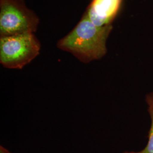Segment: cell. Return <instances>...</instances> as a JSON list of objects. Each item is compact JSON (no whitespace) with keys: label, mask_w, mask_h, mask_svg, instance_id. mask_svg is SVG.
Wrapping results in <instances>:
<instances>
[{"label":"cell","mask_w":153,"mask_h":153,"mask_svg":"<svg viewBox=\"0 0 153 153\" xmlns=\"http://www.w3.org/2000/svg\"><path fill=\"white\" fill-rule=\"evenodd\" d=\"M113 26L99 27L86 13L70 33L57 43L58 48L71 53L78 60L88 64L102 59L107 53V42Z\"/></svg>","instance_id":"1"},{"label":"cell","mask_w":153,"mask_h":153,"mask_svg":"<svg viewBox=\"0 0 153 153\" xmlns=\"http://www.w3.org/2000/svg\"><path fill=\"white\" fill-rule=\"evenodd\" d=\"M40 49L34 33L0 37V63L7 69H22L40 54Z\"/></svg>","instance_id":"2"},{"label":"cell","mask_w":153,"mask_h":153,"mask_svg":"<svg viewBox=\"0 0 153 153\" xmlns=\"http://www.w3.org/2000/svg\"><path fill=\"white\" fill-rule=\"evenodd\" d=\"M39 19L24 0H0V37L36 31Z\"/></svg>","instance_id":"3"},{"label":"cell","mask_w":153,"mask_h":153,"mask_svg":"<svg viewBox=\"0 0 153 153\" xmlns=\"http://www.w3.org/2000/svg\"><path fill=\"white\" fill-rule=\"evenodd\" d=\"M123 0H92L85 13L99 27L112 25Z\"/></svg>","instance_id":"4"},{"label":"cell","mask_w":153,"mask_h":153,"mask_svg":"<svg viewBox=\"0 0 153 153\" xmlns=\"http://www.w3.org/2000/svg\"><path fill=\"white\" fill-rule=\"evenodd\" d=\"M148 112L151 120V126L148 133V141L146 146L138 152L125 151L123 153H153V92L149 93L145 97Z\"/></svg>","instance_id":"5"},{"label":"cell","mask_w":153,"mask_h":153,"mask_svg":"<svg viewBox=\"0 0 153 153\" xmlns=\"http://www.w3.org/2000/svg\"><path fill=\"white\" fill-rule=\"evenodd\" d=\"M0 153H11L7 149L3 147L2 146H0Z\"/></svg>","instance_id":"6"}]
</instances>
